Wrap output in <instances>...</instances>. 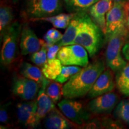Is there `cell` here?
I'll return each mask as SVG.
<instances>
[{"label":"cell","mask_w":129,"mask_h":129,"mask_svg":"<svg viewBox=\"0 0 129 129\" xmlns=\"http://www.w3.org/2000/svg\"><path fill=\"white\" fill-rule=\"evenodd\" d=\"M105 69V63L101 60H96L81 68L63 85V96L68 99H75L87 94Z\"/></svg>","instance_id":"1"},{"label":"cell","mask_w":129,"mask_h":129,"mask_svg":"<svg viewBox=\"0 0 129 129\" xmlns=\"http://www.w3.org/2000/svg\"><path fill=\"white\" fill-rule=\"evenodd\" d=\"M102 33L86 11H83L74 44L82 46L86 49L90 57H93L101 48Z\"/></svg>","instance_id":"2"},{"label":"cell","mask_w":129,"mask_h":129,"mask_svg":"<svg viewBox=\"0 0 129 129\" xmlns=\"http://www.w3.org/2000/svg\"><path fill=\"white\" fill-rule=\"evenodd\" d=\"M129 29L125 27L114 32L106 38L108 41L105 57L107 66L113 71H118L127 64L122 56V50L128 39Z\"/></svg>","instance_id":"3"},{"label":"cell","mask_w":129,"mask_h":129,"mask_svg":"<svg viewBox=\"0 0 129 129\" xmlns=\"http://www.w3.org/2000/svg\"><path fill=\"white\" fill-rule=\"evenodd\" d=\"M22 25L18 22H14L1 37L3 41L0 53L1 64L7 67L12 63L19 54V42Z\"/></svg>","instance_id":"4"},{"label":"cell","mask_w":129,"mask_h":129,"mask_svg":"<svg viewBox=\"0 0 129 129\" xmlns=\"http://www.w3.org/2000/svg\"><path fill=\"white\" fill-rule=\"evenodd\" d=\"M62 10L61 0H26L25 12L31 20L54 16Z\"/></svg>","instance_id":"5"},{"label":"cell","mask_w":129,"mask_h":129,"mask_svg":"<svg viewBox=\"0 0 129 129\" xmlns=\"http://www.w3.org/2000/svg\"><path fill=\"white\" fill-rule=\"evenodd\" d=\"M57 57L63 65L84 67L88 64L87 51L80 44H73L61 47Z\"/></svg>","instance_id":"6"},{"label":"cell","mask_w":129,"mask_h":129,"mask_svg":"<svg viewBox=\"0 0 129 129\" xmlns=\"http://www.w3.org/2000/svg\"><path fill=\"white\" fill-rule=\"evenodd\" d=\"M59 109L71 121L77 125H82L91 117L89 111L83 107L80 102L74 99L64 98L57 104Z\"/></svg>","instance_id":"7"},{"label":"cell","mask_w":129,"mask_h":129,"mask_svg":"<svg viewBox=\"0 0 129 129\" xmlns=\"http://www.w3.org/2000/svg\"><path fill=\"white\" fill-rule=\"evenodd\" d=\"M41 85L23 76H15L13 79V94L23 101H32L38 96Z\"/></svg>","instance_id":"8"},{"label":"cell","mask_w":129,"mask_h":129,"mask_svg":"<svg viewBox=\"0 0 129 129\" xmlns=\"http://www.w3.org/2000/svg\"><path fill=\"white\" fill-rule=\"evenodd\" d=\"M127 26L125 4L114 3L106 17V39L112 34Z\"/></svg>","instance_id":"9"},{"label":"cell","mask_w":129,"mask_h":129,"mask_svg":"<svg viewBox=\"0 0 129 129\" xmlns=\"http://www.w3.org/2000/svg\"><path fill=\"white\" fill-rule=\"evenodd\" d=\"M16 115L19 123L26 128H37L41 121L37 115L36 100L24 101L17 104Z\"/></svg>","instance_id":"10"},{"label":"cell","mask_w":129,"mask_h":129,"mask_svg":"<svg viewBox=\"0 0 129 129\" xmlns=\"http://www.w3.org/2000/svg\"><path fill=\"white\" fill-rule=\"evenodd\" d=\"M118 96L114 92H109L93 98L88 102L87 109L93 114H108L118 102Z\"/></svg>","instance_id":"11"},{"label":"cell","mask_w":129,"mask_h":129,"mask_svg":"<svg viewBox=\"0 0 129 129\" xmlns=\"http://www.w3.org/2000/svg\"><path fill=\"white\" fill-rule=\"evenodd\" d=\"M43 42L44 40L38 38L28 23H25L22 25L19 42L20 51L22 55H28L40 50Z\"/></svg>","instance_id":"12"},{"label":"cell","mask_w":129,"mask_h":129,"mask_svg":"<svg viewBox=\"0 0 129 129\" xmlns=\"http://www.w3.org/2000/svg\"><path fill=\"white\" fill-rule=\"evenodd\" d=\"M112 0H99L88 9L89 15L93 22L105 35L106 32V14L113 6Z\"/></svg>","instance_id":"13"},{"label":"cell","mask_w":129,"mask_h":129,"mask_svg":"<svg viewBox=\"0 0 129 129\" xmlns=\"http://www.w3.org/2000/svg\"><path fill=\"white\" fill-rule=\"evenodd\" d=\"M112 72L110 69L105 70L98 77L91 90L88 93V96L93 99L102 94L111 92L115 88Z\"/></svg>","instance_id":"14"},{"label":"cell","mask_w":129,"mask_h":129,"mask_svg":"<svg viewBox=\"0 0 129 129\" xmlns=\"http://www.w3.org/2000/svg\"><path fill=\"white\" fill-rule=\"evenodd\" d=\"M57 109L54 108L44 118V124L45 128L48 129H69L74 126L72 121L67 117H64Z\"/></svg>","instance_id":"15"},{"label":"cell","mask_w":129,"mask_h":129,"mask_svg":"<svg viewBox=\"0 0 129 129\" xmlns=\"http://www.w3.org/2000/svg\"><path fill=\"white\" fill-rule=\"evenodd\" d=\"M48 84L42 85L37 98V115L40 120L44 118L46 116L55 108V104L46 93V88Z\"/></svg>","instance_id":"16"},{"label":"cell","mask_w":129,"mask_h":129,"mask_svg":"<svg viewBox=\"0 0 129 129\" xmlns=\"http://www.w3.org/2000/svg\"><path fill=\"white\" fill-rule=\"evenodd\" d=\"M20 72L22 76L34 81L41 86L44 84L50 83L39 68L28 62H23L20 64Z\"/></svg>","instance_id":"17"},{"label":"cell","mask_w":129,"mask_h":129,"mask_svg":"<svg viewBox=\"0 0 129 129\" xmlns=\"http://www.w3.org/2000/svg\"><path fill=\"white\" fill-rule=\"evenodd\" d=\"M83 11L77 12L76 14L71 21L68 26L66 29V31L63 35L62 38L57 44L60 47L73 44L75 37H76L77 30L80 24Z\"/></svg>","instance_id":"18"},{"label":"cell","mask_w":129,"mask_h":129,"mask_svg":"<svg viewBox=\"0 0 129 129\" xmlns=\"http://www.w3.org/2000/svg\"><path fill=\"white\" fill-rule=\"evenodd\" d=\"M62 69V64L57 57L47 60L42 67V72L48 80H55L60 74Z\"/></svg>","instance_id":"19"},{"label":"cell","mask_w":129,"mask_h":129,"mask_svg":"<svg viewBox=\"0 0 129 129\" xmlns=\"http://www.w3.org/2000/svg\"><path fill=\"white\" fill-rule=\"evenodd\" d=\"M75 14L76 13H71L68 14L59 13L50 17L40 19L38 20H44L50 22L55 28L67 29Z\"/></svg>","instance_id":"20"},{"label":"cell","mask_w":129,"mask_h":129,"mask_svg":"<svg viewBox=\"0 0 129 129\" xmlns=\"http://www.w3.org/2000/svg\"><path fill=\"white\" fill-rule=\"evenodd\" d=\"M14 13L12 8L1 3L0 7V34L2 36L6 30L13 23Z\"/></svg>","instance_id":"21"},{"label":"cell","mask_w":129,"mask_h":129,"mask_svg":"<svg viewBox=\"0 0 129 129\" xmlns=\"http://www.w3.org/2000/svg\"><path fill=\"white\" fill-rule=\"evenodd\" d=\"M116 85L122 94L129 90V62L121 70L118 71L115 77Z\"/></svg>","instance_id":"22"},{"label":"cell","mask_w":129,"mask_h":129,"mask_svg":"<svg viewBox=\"0 0 129 129\" xmlns=\"http://www.w3.org/2000/svg\"><path fill=\"white\" fill-rule=\"evenodd\" d=\"M114 116L129 125V99L121 101L115 106Z\"/></svg>","instance_id":"23"},{"label":"cell","mask_w":129,"mask_h":129,"mask_svg":"<svg viewBox=\"0 0 129 129\" xmlns=\"http://www.w3.org/2000/svg\"><path fill=\"white\" fill-rule=\"evenodd\" d=\"M63 87L62 83L59 82L49 83L46 88V93L52 100L54 104H56L62 98L63 96Z\"/></svg>","instance_id":"24"},{"label":"cell","mask_w":129,"mask_h":129,"mask_svg":"<svg viewBox=\"0 0 129 129\" xmlns=\"http://www.w3.org/2000/svg\"><path fill=\"white\" fill-rule=\"evenodd\" d=\"M47 45L46 42L44 41L40 50L30 54V60L38 67H43L47 61Z\"/></svg>","instance_id":"25"},{"label":"cell","mask_w":129,"mask_h":129,"mask_svg":"<svg viewBox=\"0 0 129 129\" xmlns=\"http://www.w3.org/2000/svg\"><path fill=\"white\" fill-rule=\"evenodd\" d=\"M81 68L78 66H62L60 74L55 80L56 81L63 84L67 83L69 79L77 73Z\"/></svg>","instance_id":"26"},{"label":"cell","mask_w":129,"mask_h":129,"mask_svg":"<svg viewBox=\"0 0 129 129\" xmlns=\"http://www.w3.org/2000/svg\"><path fill=\"white\" fill-rule=\"evenodd\" d=\"M99 0H69L68 4L77 12L86 11Z\"/></svg>","instance_id":"27"},{"label":"cell","mask_w":129,"mask_h":129,"mask_svg":"<svg viewBox=\"0 0 129 129\" xmlns=\"http://www.w3.org/2000/svg\"><path fill=\"white\" fill-rule=\"evenodd\" d=\"M62 33L54 28L50 29L44 35V40L46 42L48 48L60 41L62 38Z\"/></svg>","instance_id":"28"},{"label":"cell","mask_w":129,"mask_h":129,"mask_svg":"<svg viewBox=\"0 0 129 129\" xmlns=\"http://www.w3.org/2000/svg\"><path fill=\"white\" fill-rule=\"evenodd\" d=\"M10 103H8L6 105H3L0 109V122L3 124L7 125L9 124V112L8 108Z\"/></svg>","instance_id":"29"},{"label":"cell","mask_w":129,"mask_h":129,"mask_svg":"<svg viewBox=\"0 0 129 129\" xmlns=\"http://www.w3.org/2000/svg\"><path fill=\"white\" fill-rule=\"evenodd\" d=\"M60 47H61L57 43L49 47L47 50V60L55 59L57 57V53Z\"/></svg>","instance_id":"30"},{"label":"cell","mask_w":129,"mask_h":129,"mask_svg":"<svg viewBox=\"0 0 129 129\" xmlns=\"http://www.w3.org/2000/svg\"><path fill=\"white\" fill-rule=\"evenodd\" d=\"M122 55L125 59L129 62V38L127 40L125 41L124 45L123 47H122Z\"/></svg>","instance_id":"31"},{"label":"cell","mask_w":129,"mask_h":129,"mask_svg":"<svg viewBox=\"0 0 129 129\" xmlns=\"http://www.w3.org/2000/svg\"><path fill=\"white\" fill-rule=\"evenodd\" d=\"M125 10H126L127 14V26L129 29V1L125 4Z\"/></svg>","instance_id":"32"},{"label":"cell","mask_w":129,"mask_h":129,"mask_svg":"<svg viewBox=\"0 0 129 129\" xmlns=\"http://www.w3.org/2000/svg\"><path fill=\"white\" fill-rule=\"evenodd\" d=\"M113 2L116 3H122V4H126L128 3L129 0H112Z\"/></svg>","instance_id":"33"},{"label":"cell","mask_w":129,"mask_h":129,"mask_svg":"<svg viewBox=\"0 0 129 129\" xmlns=\"http://www.w3.org/2000/svg\"><path fill=\"white\" fill-rule=\"evenodd\" d=\"M124 95H125V96H129V90H128L127 92H125Z\"/></svg>","instance_id":"34"},{"label":"cell","mask_w":129,"mask_h":129,"mask_svg":"<svg viewBox=\"0 0 129 129\" xmlns=\"http://www.w3.org/2000/svg\"><path fill=\"white\" fill-rule=\"evenodd\" d=\"M64 1L68 4L69 3V0H64Z\"/></svg>","instance_id":"35"},{"label":"cell","mask_w":129,"mask_h":129,"mask_svg":"<svg viewBox=\"0 0 129 129\" xmlns=\"http://www.w3.org/2000/svg\"><path fill=\"white\" fill-rule=\"evenodd\" d=\"M12 1H13V2H14V3H16V1H17V0H12Z\"/></svg>","instance_id":"36"}]
</instances>
